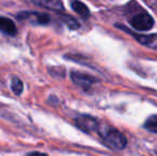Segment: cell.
Returning <instances> with one entry per match:
<instances>
[{
  "label": "cell",
  "instance_id": "13",
  "mask_svg": "<svg viewBox=\"0 0 157 156\" xmlns=\"http://www.w3.org/2000/svg\"><path fill=\"white\" fill-rule=\"evenodd\" d=\"M28 156H48L46 153H41V152H31L29 153Z\"/></svg>",
  "mask_w": 157,
  "mask_h": 156
},
{
  "label": "cell",
  "instance_id": "4",
  "mask_svg": "<svg viewBox=\"0 0 157 156\" xmlns=\"http://www.w3.org/2000/svg\"><path fill=\"white\" fill-rule=\"evenodd\" d=\"M17 17L21 21H28L35 25H46L50 21L49 15L39 12H21L18 13Z\"/></svg>",
  "mask_w": 157,
  "mask_h": 156
},
{
  "label": "cell",
  "instance_id": "2",
  "mask_svg": "<svg viewBox=\"0 0 157 156\" xmlns=\"http://www.w3.org/2000/svg\"><path fill=\"white\" fill-rule=\"evenodd\" d=\"M129 24L132 28L139 31H147L154 26V19L147 12H140L135 14L129 19Z\"/></svg>",
  "mask_w": 157,
  "mask_h": 156
},
{
  "label": "cell",
  "instance_id": "1",
  "mask_svg": "<svg viewBox=\"0 0 157 156\" xmlns=\"http://www.w3.org/2000/svg\"><path fill=\"white\" fill-rule=\"evenodd\" d=\"M101 136L106 144L113 150H123L127 144L126 137L118 129L108 128L105 134H101Z\"/></svg>",
  "mask_w": 157,
  "mask_h": 156
},
{
  "label": "cell",
  "instance_id": "3",
  "mask_svg": "<svg viewBox=\"0 0 157 156\" xmlns=\"http://www.w3.org/2000/svg\"><path fill=\"white\" fill-rule=\"evenodd\" d=\"M75 124L85 133H92L98 128V122L96 121V119L88 115L78 116L75 119Z\"/></svg>",
  "mask_w": 157,
  "mask_h": 156
},
{
  "label": "cell",
  "instance_id": "7",
  "mask_svg": "<svg viewBox=\"0 0 157 156\" xmlns=\"http://www.w3.org/2000/svg\"><path fill=\"white\" fill-rule=\"evenodd\" d=\"M0 30L9 36H15L17 33V28L14 21L3 16H0Z\"/></svg>",
  "mask_w": 157,
  "mask_h": 156
},
{
  "label": "cell",
  "instance_id": "11",
  "mask_svg": "<svg viewBox=\"0 0 157 156\" xmlns=\"http://www.w3.org/2000/svg\"><path fill=\"white\" fill-rule=\"evenodd\" d=\"M11 89L16 95H21L24 91V83L23 81L17 77H13L11 80Z\"/></svg>",
  "mask_w": 157,
  "mask_h": 156
},
{
  "label": "cell",
  "instance_id": "6",
  "mask_svg": "<svg viewBox=\"0 0 157 156\" xmlns=\"http://www.w3.org/2000/svg\"><path fill=\"white\" fill-rule=\"evenodd\" d=\"M130 34H132V36H134V38L136 39L140 44H142V45L151 48V49H156L157 50V33L149 34V36H144V34H137V33H130Z\"/></svg>",
  "mask_w": 157,
  "mask_h": 156
},
{
  "label": "cell",
  "instance_id": "10",
  "mask_svg": "<svg viewBox=\"0 0 157 156\" xmlns=\"http://www.w3.org/2000/svg\"><path fill=\"white\" fill-rule=\"evenodd\" d=\"M60 21L65 24V25L72 30H76L80 28L79 21H77L76 18H74L73 16H70V15H62V16H60Z\"/></svg>",
  "mask_w": 157,
  "mask_h": 156
},
{
  "label": "cell",
  "instance_id": "5",
  "mask_svg": "<svg viewBox=\"0 0 157 156\" xmlns=\"http://www.w3.org/2000/svg\"><path fill=\"white\" fill-rule=\"evenodd\" d=\"M71 78H72L73 82L78 87L82 88L83 90H88L91 88V86L96 81V79L93 78L92 76L88 75V74L81 73V72L72 71L71 72Z\"/></svg>",
  "mask_w": 157,
  "mask_h": 156
},
{
  "label": "cell",
  "instance_id": "9",
  "mask_svg": "<svg viewBox=\"0 0 157 156\" xmlns=\"http://www.w3.org/2000/svg\"><path fill=\"white\" fill-rule=\"evenodd\" d=\"M71 6L72 9L77 13L78 15H80L81 17L83 18H88L90 16V11H89V8L86 6L85 3L80 1H73L71 3Z\"/></svg>",
  "mask_w": 157,
  "mask_h": 156
},
{
  "label": "cell",
  "instance_id": "12",
  "mask_svg": "<svg viewBox=\"0 0 157 156\" xmlns=\"http://www.w3.org/2000/svg\"><path fill=\"white\" fill-rule=\"evenodd\" d=\"M144 127L152 133H157V115L147 118L144 123Z\"/></svg>",
  "mask_w": 157,
  "mask_h": 156
},
{
  "label": "cell",
  "instance_id": "8",
  "mask_svg": "<svg viewBox=\"0 0 157 156\" xmlns=\"http://www.w3.org/2000/svg\"><path fill=\"white\" fill-rule=\"evenodd\" d=\"M32 3H34L35 6H43V8L54 11L63 10V3L61 1H59V0H33Z\"/></svg>",
  "mask_w": 157,
  "mask_h": 156
}]
</instances>
